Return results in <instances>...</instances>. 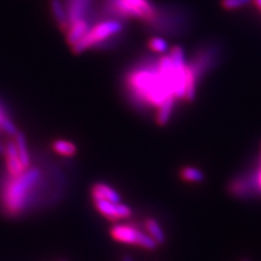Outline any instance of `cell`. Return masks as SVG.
<instances>
[{
  "mask_svg": "<svg viewBox=\"0 0 261 261\" xmlns=\"http://www.w3.org/2000/svg\"><path fill=\"white\" fill-rule=\"evenodd\" d=\"M123 85L130 103L138 109H158L171 97L192 101L197 88L189 65L176 67L170 55L138 62L125 73Z\"/></svg>",
  "mask_w": 261,
  "mask_h": 261,
  "instance_id": "6da1fadb",
  "label": "cell"
},
{
  "mask_svg": "<svg viewBox=\"0 0 261 261\" xmlns=\"http://www.w3.org/2000/svg\"><path fill=\"white\" fill-rule=\"evenodd\" d=\"M44 173L38 167H30L18 176L7 172L0 181V207L10 218L25 214L44 191Z\"/></svg>",
  "mask_w": 261,
  "mask_h": 261,
  "instance_id": "7a4b0ae2",
  "label": "cell"
},
{
  "mask_svg": "<svg viewBox=\"0 0 261 261\" xmlns=\"http://www.w3.org/2000/svg\"><path fill=\"white\" fill-rule=\"evenodd\" d=\"M100 11L106 19H135L147 25L154 19L157 7L151 0H101Z\"/></svg>",
  "mask_w": 261,
  "mask_h": 261,
  "instance_id": "3957f363",
  "label": "cell"
},
{
  "mask_svg": "<svg viewBox=\"0 0 261 261\" xmlns=\"http://www.w3.org/2000/svg\"><path fill=\"white\" fill-rule=\"evenodd\" d=\"M124 25L122 21L116 19H103L91 27L86 35L72 47L74 54H82L87 49L105 48L111 45L116 39L123 34Z\"/></svg>",
  "mask_w": 261,
  "mask_h": 261,
  "instance_id": "277c9868",
  "label": "cell"
},
{
  "mask_svg": "<svg viewBox=\"0 0 261 261\" xmlns=\"http://www.w3.org/2000/svg\"><path fill=\"white\" fill-rule=\"evenodd\" d=\"M186 15L182 9L157 8L154 19L147 24V28L168 35H176L186 28Z\"/></svg>",
  "mask_w": 261,
  "mask_h": 261,
  "instance_id": "5b68a950",
  "label": "cell"
},
{
  "mask_svg": "<svg viewBox=\"0 0 261 261\" xmlns=\"http://www.w3.org/2000/svg\"><path fill=\"white\" fill-rule=\"evenodd\" d=\"M111 238L119 243L135 245L146 250L156 249L158 244L154 242L148 233H145L132 224H117L111 227Z\"/></svg>",
  "mask_w": 261,
  "mask_h": 261,
  "instance_id": "8992f818",
  "label": "cell"
},
{
  "mask_svg": "<svg viewBox=\"0 0 261 261\" xmlns=\"http://www.w3.org/2000/svg\"><path fill=\"white\" fill-rule=\"evenodd\" d=\"M218 53V49L215 46L201 47L195 53L192 60L187 63L197 85L203 75L214 67V64L217 61Z\"/></svg>",
  "mask_w": 261,
  "mask_h": 261,
  "instance_id": "52a82bcc",
  "label": "cell"
},
{
  "mask_svg": "<svg viewBox=\"0 0 261 261\" xmlns=\"http://www.w3.org/2000/svg\"><path fill=\"white\" fill-rule=\"evenodd\" d=\"M93 202L97 211L110 221H119L132 216V209L122 202H111L105 199H93Z\"/></svg>",
  "mask_w": 261,
  "mask_h": 261,
  "instance_id": "ba28073f",
  "label": "cell"
},
{
  "mask_svg": "<svg viewBox=\"0 0 261 261\" xmlns=\"http://www.w3.org/2000/svg\"><path fill=\"white\" fill-rule=\"evenodd\" d=\"M93 0H65L68 18L71 23L81 20H89V12L92 10Z\"/></svg>",
  "mask_w": 261,
  "mask_h": 261,
  "instance_id": "9c48e42d",
  "label": "cell"
},
{
  "mask_svg": "<svg viewBox=\"0 0 261 261\" xmlns=\"http://www.w3.org/2000/svg\"><path fill=\"white\" fill-rule=\"evenodd\" d=\"M5 159H6V167L7 172L12 176H18L22 174L25 168L23 167L21 159L19 157L18 149H16V145L14 142V138L12 137L11 140L7 142L5 145Z\"/></svg>",
  "mask_w": 261,
  "mask_h": 261,
  "instance_id": "30bf717a",
  "label": "cell"
},
{
  "mask_svg": "<svg viewBox=\"0 0 261 261\" xmlns=\"http://www.w3.org/2000/svg\"><path fill=\"white\" fill-rule=\"evenodd\" d=\"M91 29V21L89 20H81L74 23H71L68 31L65 32L67 35V43L73 47L76 45L80 40L83 38L86 33Z\"/></svg>",
  "mask_w": 261,
  "mask_h": 261,
  "instance_id": "8fae6325",
  "label": "cell"
},
{
  "mask_svg": "<svg viewBox=\"0 0 261 261\" xmlns=\"http://www.w3.org/2000/svg\"><path fill=\"white\" fill-rule=\"evenodd\" d=\"M92 199H105L111 202H121L120 194L105 183H96L92 187Z\"/></svg>",
  "mask_w": 261,
  "mask_h": 261,
  "instance_id": "7c38bea8",
  "label": "cell"
},
{
  "mask_svg": "<svg viewBox=\"0 0 261 261\" xmlns=\"http://www.w3.org/2000/svg\"><path fill=\"white\" fill-rule=\"evenodd\" d=\"M49 5H50V9L57 25L59 27L62 32L65 33L70 27V21L63 2L62 0H50Z\"/></svg>",
  "mask_w": 261,
  "mask_h": 261,
  "instance_id": "4fadbf2b",
  "label": "cell"
},
{
  "mask_svg": "<svg viewBox=\"0 0 261 261\" xmlns=\"http://www.w3.org/2000/svg\"><path fill=\"white\" fill-rule=\"evenodd\" d=\"M176 101L177 100L173 97L168 98V99L157 109L156 122H157L158 125L163 126V125H166L168 123L171 116H172V113H173Z\"/></svg>",
  "mask_w": 261,
  "mask_h": 261,
  "instance_id": "5bb4252c",
  "label": "cell"
},
{
  "mask_svg": "<svg viewBox=\"0 0 261 261\" xmlns=\"http://www.w3.org/2000/svg\"><path fill=\"white\" fill-rule=\"evenodd\" d=\"M13 138H14L16 149H18V153H19V157L21 159L22 165L24 168H25V170H28L31 167V156H30V152L28 149L25 136H24V134L22 132H18V134H16Z\"/></svg>",
  "mask_w": 261,
  "mask_h": 261,
  "instance_id": "9a60e30c",
  "label": "cell"
},
{
  "mask_svg": "<svg viewBox=\"0 0 261 261\" xmlns=\"http://www.w3.org/2000/svg\"><path fill=\"white\" fill-rule=\"evenodd\" d=\"M145 228H146V232L150 235V238L158 245L165 244L166 235L157 220H154L152 218L147 219L145 221Z\"/></svg>",
  "mask_w": 261,
  "mask_h": 261,
  "instance_id": "2e32d148",
  "label": "cell"
},
{
  "mask_svg": "<svg viewBox=\"0 0 261 261\" xmlns=\"http://www.w3.org/2000/svg\"><path fill=\"white\" fill-rule=\"evenodd\" d=\"M53 149L60 156L63 157H73L77 151L76 146L70 141L65 140H56L53 142Z\"/></svg>",
  "mask_w": 261,
  "mask_h": 261,
  "instance_id": "e0dca14e",
  "label": "cell"
},
{
  "mask_svg": "<svg viewBox=\"0 0 261 261\" xmlns=\"http://www.w3.org/2000/svg\"><path fill=\"white\" fill-rule=\"evenodd\" d=\"M179 176L185 182L201 183L205 179V174L201 170L194 167H184L179 171Z\"/></svg>",
  "mask_w": 261,
  "mask_h": 261,
  "instance_id": "ac0fdd59",
  "label": "cell"
},
{
  "mask_svg": "<svg viewBox=\"0 0 261 261\" xmlns=\"http://www.w3.org/2000/svg\"><path fill=\"white\" fill-rule=\"evenodd\" d=\"M0 132H5L11 137H14L19 132L11 119L8 117L6 109L2 103H0Z\"/></svg>",
  "mask_w": 261,
  "mask_h": 261,
  "instance_id": "d6986e66",
  "label": "cell"
},
{
  "mask_svg": "<svg viewBox=\"0 0 261 261\" xmlns=\"http://www.w3.org/2000/svg\"><path fill=\"white\" fill-rule=\"evenodd\" d=\"M148 48L153 53L162 54V53H166L168 50V44L163 38L154 36V37H151L149 39Z\"/></svg>",
  "mask_w": 261,
  "mask_h": 261,
  "instance_id": "ffe728a7",
  "label": "cell"
},
{
  "mask_svg": "<svg viewBox=\"0 0 261 261\" xmlns=\"http://www.w3.org/2000/svg\"><path fill=\"white\" fill-rule=\"evenodd\" d=\"M252 0H221V6L225 10H236L248 6Z\"/></svg>",
  "mask_w": 261,
  "mask_h": 261,
  "instance_id": "44dd1931",
  "label": "cell"
},
{
  "mask_svg": "<svg viewBox=\"0 0 261 261\" xmlns=\"http://www.w3.org/2000/svg\"><path fill=\"white\" fill-rule=\"evenodd\" d=\"M256 178H257V184H258L259 189H260V191H261V169H260V171L258 172Z\"/></svg>",
  "mask_w": 261,
  "mask_h": 261,
  "instance_id": "7402d4cb",
  "label": "cell"
},
{
  "mask_svg": "<svg viewBox=\"0 0 261 261\" xmlns=\"http://www.w3.org/2000/svg\"><path fill=\"white\" fill-rule=\"evenodd\" d=\"M122 261H133V259L129 255H124L123 258H122Z\"/></svg>",
  "mask_w": 261,
  "mask_h": 261,
  "instance_id": "603a6c76",
  "label": "cell"
},
{
  "mask_svg": "<svg viewBox=\"0 0 261 261\" xmlns=\"http://www.w3.org/2000/svg\"><path fill=\"white\" fill-rule=\"evenodd\" d=\"M252 2H254L255 5L261 10V0H252Z\"/></svg>",
  "mask_w": 261,
  "mask_h": 261,
  "instance_id": "cb8c5ba5",
  "label": "cell"
},
{
  "mask_svg": "<svg viewBox=\"0 0 261 261\" xmlns=\"http://www.w3.org/2000/svg\"><path fill=\"white\" fill-rule=\"evenodd\" d=\"M243 261H249L248 259H245V260H243Z\"/></svg>",
  "mask_w": 261,
  "mask_h": 261,
  "instance_id": "d4e9b609",
  "label": "cell"
}]
</instances>
